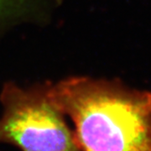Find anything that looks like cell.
I'll return each instance as SVG.
<instances>
[{
    "instance_id": "1",
    "label": "cell",
    "mask_w": 151,
    "mask_h": 151,
    "mask_svg": "<svg viewBox=\"0 0 151 151\" xmlns=\"http://www.w3.org/2000/svg\"><path fill=\"white\" fill-rule=\"evenodd\" d=\"M74 124L80 151H151V92L117 80L71 77L42 86Z\"/></svg>"
},
{
    "instance_id": "2",
    "label": "cell",
    "mask_w": 151,
    "mask_h": 151,
    "mask_svg": "<svg viewBox=\"0 0 151 151\" xmlns=\"http://www.w3.org/2000/svg\"><path fill=\"white\" fill-rule=\"evenodd\" d=\"M0 144L22 151H80L63 114L42 87L24 89L7 84L1 93Z\"/></svg>"
},
{
    "instance_id": "3",
    "label": "cell",
    "mask_w": 151,
    "mask_h": 151,
    "mask_svg": "<svg viewBox=\"0 0 151 151\" xmlns=\"http://www.w3.org/2000/svg\"><path fill=\"white\" fill-rule=\"evenodd\" d=\"M25 0H0V19L21 8Z\"/></svg>"
}]
</instances>
